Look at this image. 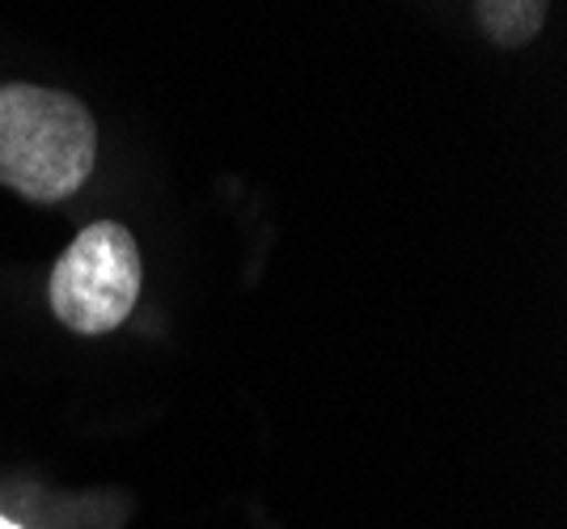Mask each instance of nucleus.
I'll use <instances>...</instances> for the list:
<instances>
[{
  "mask_svg": "<svg viewBox=\"0 0 567 529\" xmlns=\"http://www.w3.org/2000/svg\"><path fill=\"white\" fill-rule=\"evenodd\" d=\"M0 529H18V526H13V521H9V517H0Z\"/></svg>",
  "mask_w": 567,
  "mask_h": 529,
  "instance_id": "obj_4",
  "label": "nucleus"
},
{
  "mask_svg": "<svg viewBox=\"0 0 567 529\" xmlns=\"http://www.w3.org/2000/svg\"><path fill=\"white\" fill-rule=\"evenodd\" d=\"M141 280V250L132 229L118 220H94L55 259L51 310L76 335H106L136 310Z\"/></svg>",
  "mask_w": 567,
  "mask_h": 529,
  "instance_id": "obj_2",
  "label": "nucleus"
},
{
  "mask_svg": "<svg viewBox=\"0 0 567 529\" xmlns=\"http://www.w3.org/2000/svg\"><path fill=\"white\" fill-rule=\"evenodd\" d=\"M546 4L550 0H474V13L496 48H525L543 30Z\"/></svg>",
  "mask_w": 567,
  "mask_h": 529,
  "instance_id": "obj_3",
  "label": "nucleus"
},
{
  "mask_svg": "<svg viewBox=\"0 0 567 529\" xmlns=\"http://www.w3.org/2000/svg\"><path fill=\"white\" fill-rule=\"evenodd\" d=\"M97 162V123L81 97L9 81L0 85V183L34 204L85 187Z\"/></svg>",
  "mask_w": 567,
  "mask_h": 529,
  "instance_id": "obj_1",
  "label": "nucleus"
}]
</instances>
